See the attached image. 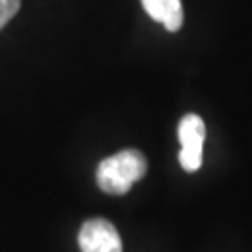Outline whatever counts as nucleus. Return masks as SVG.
Here are the masks:
<instances>
[{
	"instance_id": "f257e3e1",
	"label": "nucleus",
	"mask_w": 252,
	"mask_h": 252,
	"mask_svg": "<svg viewBox=\"0 0 252 252\" xmlns=\"http://www.w3.org/2000/svg\"><path fill=\"white\" fill-rule=\"evenodd\" d=\"M148 170L146 157L138 150H124L103 159L97 168V185L108 194H126Z\"/></svg>"
},
{
	"instance_id": "39448f33",
	"label": "nucleus",
	"mask_w": 252,
	"mask_h": 252,
	"mask_svg": "<svg viewBox=\"0 0 252 252\" xmlns=\"http://www.w3.org/2000/svg\"><path fill=\"white\" fill-rule=\"evenodd\" d=\"M21 8V0H0V30L8 25Z\"/></svg>"
},
{
	"instance_id": "20e7f679",
	"label": "nucleus",
	"mask_w": 252,
	"mask_h": 252,
	"mask_svg": "<svg viewBox=\"0 0 252 252\" xmlns=\"http://www.w3.org/2000/svg\"><path fill=\"white\" fill-rule=\"evenodd\" d=\"M146 13L164 25L168 32H178L183 25L181 0H142Z\"/></svg>"
},
{
	"instance_id": "f03ea898",
	"label": "nucleus",
	"mask_w": 252,
	"mask_h": 252,
	"mask_svg": "<svg viewBox=\"0 0 252 252\" xmlns=\"http://www.w3.org/2000/svg\"><path fill=\"white\" fill-rule=\"evenodd\" d=\"M178 138L181 142L180 164L183 166V170L196 172L202 166V150L206 140L204 120L196 114L183 116L178 127Z\"/></svg>"
},
{
	"instance_id": "7ed1b4c3",
	"label": "nucleus",
	"mask_w": 252,
	"mask_h": 252,
	"mask_svg": "<svg viewBox=\"0 0 252 252\" xmlns=\"http://www.w3.org/2000/svg\"><path fill=\"white\" fill-rule=\"evenodd\" d=\"M82 252H122V239L112 222L105 219H90L79 232Z\"/></svg>"
}]
</instances>
